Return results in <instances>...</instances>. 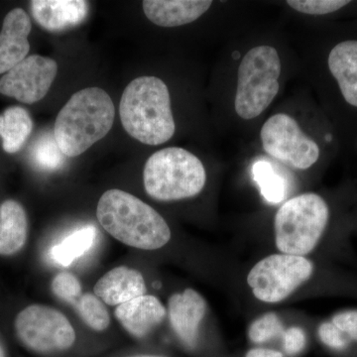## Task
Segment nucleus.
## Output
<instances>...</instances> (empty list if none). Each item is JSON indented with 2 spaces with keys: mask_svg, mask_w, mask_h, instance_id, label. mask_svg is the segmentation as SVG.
<instances>
[{
  "mask_svg": "<svg viewBox=\"0 0 357 357\" xmlns=\"http://www.w3.org/2000/svg\"><path fill=\"white\" fill-rule=\"evenodd\" d=\"M0 357H6V352H4L3 349H2L1 345H0Z\"/></svg>",
  "mask_w": 357,
  "mask_h": 357,
  "instance_id": "c85d7f7f",
  "label": "nucleus"
},
{
  "mask_svg": "<svg viewBox=\"0 0 357 357\" xmlns=\"http://www.w3.org/2000/svg\"><path fill=\"white\" fill-rule=\"evenodd\" d=\"M210 0H145L142 7L148 20L160 27H178L199 20L211 8Z\"/></svg>",
  "mask_w": 357,
  "mask_h": 357,
  "instance_id": "dca6fc26",
  "label": "nucleus"
},
{
  "mask_svg": "<svg viewBox=\"0 0 357 357\" xmlns=\"http://www.w3.org/2000/svg\"><path fill=\"white\" fill-rule=\"evenodd\" d=\"M95 295L109 306H119L144 296L146 285L139 271L128 267L110 270L96 284Z\"/></svg>",
  "mask_w": 357,
  "mask_h": 357,
  "instance_id": "2eb2a0df",
  "label": "nucleus"
},
{
  "mask_svg": "<svg viewBox=\"0 0 357 357\" xmlns=\"http://www.w3.org/2000/svg\"><path fill=\"white\" fill-rule=\"evenodd\" d=\"M33 122L27 110L20 107L7 109L0 114V137L4 151L16 153L32 132Z\"/></svg>",
  "mask_w": 357,
  "mask_h": 357,
  "instance_id": "a211bd4d",
  "label": "nucleus"
},
{
  "mask_svg": "<svg viewBox=\"0 0 357 357\" xmlns=\"http://www.w3.org/2000/svg\"><path fill=\"white\" fill-rule=\"evenodd\" d=\"M349 0H288L287 4L298 13L309 15H328L349 6Z\"/></svg>",
  "mask_w": 357,
  "mask_h": 357,
  "instance_id": "b1692460",
  "label": "nucleus"
},
{
  "mask_svg": "<svg viewBox=\"0 0 357 357\" xmlns=\"http://www.w3.org/2000/svg\"><path fill=\"white\" fill-rule=\"evenodd\" d=\"M34 20L48 31H62L81 24L89 13V2L84 0H33Z\"/></svg>",
  "mask_w": 357,
  "mask_h": 357,
  "instance_id": "4468645a",
  "label": "nucleus"
},
{
  "mask_svg": "<svg viewBox=\"0 0 357 357\" xmlns=\"http://www.w3.org/2000/svg\"><path fill=\"white\" fill-rule=\"evenodd\" d=\"M77 307L79 316L84 323L98 332H102L109 328L110 319L107 307L100 298L93 294H84L77 301Z\"/></svg>",
  "mask_w": 357,
  "mask_h": 357,
  "instance_id": "412c9836",
  "label": "nucleus"
},
{
  "mask_svg": "<svg viewBox=\"0 0 357 357\" xmlns=\"http://www.w3.org/2000/svg\"><path fill=\"white\" fill-rule=\"evenodd\" d=\"M169 318L174 332L181 342L194 349L198 342L199 328L206 312V303L201 294L187 289L174 294L169 300Z\"/></svg>",
  "mask_w": 357,
  "mask_h": 357,
  "instance_id": "9b49d317",
  "label": "nucleus"
},
{
  "mask_svg": "<svg viewBox=\"0 0 357 357\" xmlns=\"http://www.w3.org/2000/svg\"><path fill=\"white\" fill-rule=\"evenodd\" d=\"M65 155L58 146L54 134H44L32 150V158L37 167L45 171H55L62 167Z\"/></svg>",
  "mask_w": 357,
  "mask_h": 357,
  "instance_id": "4be33fe9",
  "label": "nucleus"
},
{
  "mask_svg": "<svg viewBox=\"0 0 357 357\" xmlns=\"http://www.w3.org/2000/svg\"><path fill=\"white\" fill-rule=\"evenodd\" d=\"M114 117V105L107 91L82 89L59 112L54 137L65 156H79L107 135Z\"/></svg>",
  "mask_w": 357,
  "mask_h": 357,
  "instance_id": "7ed1b4c3",
  "label": "nucleus"
},
{
  "mask_svg": "<svg viewBox=\"0 0 357 357\" xmlns=\"http://www.w3.org/2000/svg\"><path fill=\"white\" fill-rule=\"evenodd\" d=\"M57 72L53 59L29 56L0 79V93L27 105L39 102L48 93Z\"/></svg>",
  "mask_w": 357,
  "mask_h": 357,
  "instance_id": "9d476101",
  "label": "nucleus"
},
{
  "mask_svg": "<svg viewBox=\"0 0 357 357\" xmlns=\"http://www.w3.org/2000/svg\"><path fill=\"white\" fill-rule=\"evenodd\" d=\"M260 136L268 155L298 170L311 168L321 156L318 143L303 132L290 115L278 114L268 119Z\"/></svg>",
  "mask_w": 357,
  "mask_h": 357,
  "instance_id": "1a4fd4ad",
  "label": "nucleus"
},
{
  "mask_svg": "<svg viewBox=\"0 0 357 357\" xmlns=\"http://www.w3.org/2000/svg\"><path fill=\"white\" fill-rule=\"evenodd\" d=\"M119 115L126 132L143 144H164L175 134L170 93L159 77L133 79L122 93Z\"/></svg>",
  "mask_w": 357,
  "mask_h": 357,
  "instance_id": "f03ea898",
  "label": "nucleus"
},
{
  "mask_svg": "<svg viewBox=\"0 0 357 357\" xmlns=\"http://www.w3.org/2000/svg\"><path fill=\"white\" fill-rule=\"evenodd\" d=\"M281 60L272 46L255 47L244 56L238 73L234 109L245 121L259 116L279 91Z\"/></svg>",
  "mask_w": 357,
  "mask_h": 357,
  "instance_id": "423d86ee",
  "label": "nucleus"
},
{
  "mask_svg": "<svg viewBox=\"0 0 357 357\" xmlns=\"http://www.w3.org/2000/svg\"><path fill=\"white\" fill-rule=\"evenodd\" d=\"M27 218L17 202L6 201L0 206V255H13L24 246Z\"/></svg>",
  "mask_w": 357,
  "mask_h": 357,
  "instance_id": "f3484780",
  "label": "nucleus"
},
{
  "mask_svg": "<svg viewBox=\"0 0 357 357\" xmlns=\"http://www.w3.org/2000/svg\"><path fill=\"white\" fill-rule=\"evenodd\" d=\"M15 330L22 344L38 354L67 351L76 342L69 319L57 310L42 305H32L20 312Z\"/></svg>",
  "mask_w": 357,
  "mask_h": 357,
  "instance_id": "6e6552de",
  "label": "nucleus"
},
{
  "mask_svg": "<svg viewBox=\"0 0 357 357\" xmlns=\"http://www.w3.org/2000/svg\"><path fill=\"white\" fill-rule=\"evenodd\" d=\"M143 182L147 194L157 201L192 198L203 191L206 169L191 152L178 147L164 148L147 160Z\"/></svg>",
  "mask_w": 357,
  "mask_h": 357,
  "instance_id": "39448f33",
  "label": "nucleus"
},
{
  "mask_svg": "<svg viewBox=\"0 0 357 357\" xmlns=\"http://www.w3.org/2000/svg\"><path fill=\"white\" fill-rule=\"evenodd\" d=\"M96 218L110 236L131 248L156 250L171 239L170 227L158 211L121 190L100 197Z\"/></svg>",
  "mask_w": 357,
  "mask_h": 357,
  "instance_id": "f257e3e1",
  "label": "nucleus"
},
{
  "mask_svg": "<svg viewBox=\"0 0 357 357\" xmlns=\"http://www.w3.org/2000/svg\"><path fill=\"white\" fill-rule=\"evenodd\" d=\"M314 270L311 260L304 256L273 255L260 260L250 270L248 283L258 300L279 303L310 280Z\"/></svg>",
  "mask_w": 357,
  "mask_h": 357,
  "instance_id": "0eeeda50",
  "label": "nucleus"
},
{
  "mask_svg": "<svg viewBox=\"0 0 357 357\" xmlns=\"http://www.w3.org/2000/svg\"><path fill=\"white\" fill-rule=\"evenodd\" d=\"M282 340H283L284 351L287 352L289 356H296L306 347V333L302 328L293 326V328H289L288 330L284 331Z\"/></svg>",
  "mask_w": 357,
  "mask_h": 357,
  "instance_id": "bb28decb",
  "label": "nucleus"
},
{
  "mask_svg": "<svg viewBox=\"0 0 357 357\" xmlns=\"http://www.w3.org/2000/svg\"><path fill=\"white\" fill-rule=\"evenodd\" d=\"M253 177L268 203L279 204L285 198L287 190L285 178L279 175L268 162H257L253 166Z\"/></svg>",
  "mask_w": 357,
  "mask_h": 357,
  "instance_id": "aec40b11",
  "label": "nucleus"
},
{
  "mask_svg": "<svg viewBox=\"0 0 357 357\" xmlns=\"http://www.w3.org/2000/svg\"><path fill=\"white\" fill-rule=\"evenodd\" d=\"M96 236L98 230L93 225H84L75 230L53 246L50 252L52 259L61 266H69L93 248Z\"/></svg>",
  "mask_w": 357,
  "mask_h": 357,
  "instance_id": "6ab92c4d",
  "label": "nucleus"
},
{
  "mask_svg": "<svg viewBox=\"0 0 357 357\" xmlns=\"http://www.w3.org/2000/svg\"><path fill=\"white\" fill-rule=\"evenodd\" d=\"M115 317L131 335L142 338L163 321L166 309L158 298L144 295L117 306Z\"/></svg>",
  "mask_w": 357,
  "mask_h": 357,
  "instance_id": "ddd939ff",
  "label": "nucleus"
},
{
  "mask_svg": "<svg viewBox=\"0 0 357 357\" xmlns=\"http://www.w3.org/2000/svg\"><path fill=\"white\" fill-rule=\"evenodd\" d=\"M53 293L61 300L75 305L82 297V286L79 279L70 273L58 274L52 282Z\"/></svg>",
  "mask_w": 357,
  "mask_h": 357,
  "instance_id": "393cba45",
  "label": "nucleus"
},
{
  "mask_svg": "<svg viewBox=\"0 0 357 357\" xmlns=\"http://www.w3.org/2000/svg\"><path fill=\"white\" fill-rule=\"evenodd\" d=\"M330 204L316 192L289 199L275 215V243L283 255H310L330 227Z\"/></svg>",
  "mask_w": 357,
  "mask_h": 357,
  "instance_id": "20e7f679",
  "label": "nucleus"
},
{
  "mask_svg": "<svg viewBox=\"0 0 357 357\" xmlns=\"http://www.w3.org/2000/svg\"><path fill=\"white\" fill-rule=\"evenodd\" d=\"M340 333L347 347L357 344V310H344L328 319Z\"/></svg>",
  "mask_w": 357,
  "mask_h": 357,
  "instance_id": "a878e982",
  "label": "nucleus"
},
{
  "mask_svg": "<svg viewBox=\"0 0 357 357\" xmlns=\"http://www.w3.org/2000/svg\"><path fill=\"white\" fill-rule=\"evenodd\" d=\"M284 326L281 319L274 312L264 314L251 324L248 337L255 344H262L283 335Z\"/></svg>",
  "mask_w": 357,
  "mask_h": 357,
  "instance_id": "5701e85b",
  "label": "nucleus"
},
{
  "mask_svg": "<svg viewBox=\"0 0 357 357\" xmlns=\"http://www.w3.org/2000/svg\"><path fill=\"white\" fill-rule=\"evenodd\" d=\"M245 357H284L281 352L273 349H255L249 351Z\"/></svg>",
  "mask_w": 357,
  "mask_h": 357,
  "instance_id": "cd10ccee",
  "label": "nucleus"
},
{
  "mask_svg": "<svg viewBox=\"0 0 357 357\" xmlns=\"http://www.w3.org/2000/svg\"><path fill=\"white\" fill-rule=\"evenodd\" d=\"M137 357H156V356H137Z\"/></svg>",
  "mask_w": 357,
  "mask_h": 357,
  "instance_id": "c756f323",
  "label": "nucleus"
},
{
  "mask_svg": "<svg viewBox=\"0 0 357 357\" xmlns=\"http://www.w3.org/2000/svg\"><path fill=\"white\" fill-rule=\"evenodd\" d=\"M31 28V20L23 9H13L7 14L0 32V75L27 58Z\"/></svg>",
  "mask_w": 357,
  "mask_h": 357,
  "instance_id": "f8f14e48",
  "label": "nucleus"
}]
</instances>
